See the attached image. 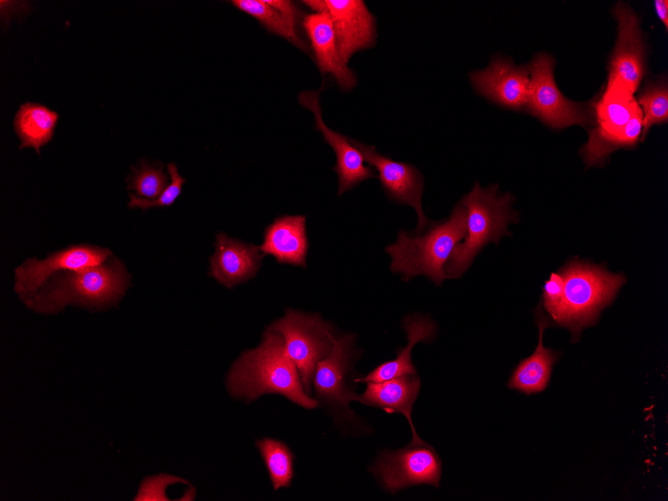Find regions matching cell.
Segmentation results:
<instances>
[{
	"label": "cell",
	"mask_w": 668,
	"mask_h": 501,
	"mask_svg": "<svg viewBox=\"0 0 668 501\" xmlns=\"http://www.w3.org/2000/svg\"><path fill=\"white\" fill-rule=\"evenodd\" d=\"M228 388L232 395L249 400L270 393L283 395L307 409L318 405L305 392L282 336L270 330L257 348L245 352L233 365Z\"/></svg>",
	"instance_id": "1"
},
{
	"label": "cell",
	"mask_w": 668,
	"mask_h": 501,
	"mask_svg": "<svg viewBox=\"0 0 668 501\" xmlns=\"http://www.w3.org/2000/svg\"><path fill=\"white\" fill-rule=\"evenodd\" d=\"M129 283L123 262L112 257L96 266L62 271L25 303L42 314L57 313L67 304L101 309L116 305Z\"/></svg>",
	"instance_id": "2"
},
{
	"label": "cell",
	"mask_w": 668,
	"mask_h": 501,
	"mask_svg": "<svg viewBox=\"0 0 668 501\" xmlns=\"http://www.w3.org/2000/svg\"><path fill=\"white\" fill-rule=\"evenodd\" d=\"M466 231L467 212L461 204L445 222L430 226L423 235H410L400 230L396 242L385 249L392 258L390 269L400 273L405 281L426 275L440 285L447 279L445 264Z\"/></svg>",
	"instance_id": "3"
},
{
	"label": "cell",
	"mask_w": 668,
	"mask_h": 501,
	"mask_svg": "<svg viewBox=\"0 0 668 501\" xmlns=\"http://www.w3.org/2000/svg\"><path fill=\"white\" fill-rule=\"evenodd\" d=\"M512 196L498 195L497 186L487 189L475 184L461 201L467 212V231L462 243H458L447 263V278L462 275L474 257L488 243H498L500 237L509 235L508 224L516 221L517 214L511 209Z\"/></svg>",
	"instance_id": "4"
},
{
	"label": "cell",
	"mask_w": 668,
	"mask_h": 501,
	"mask_svg": "<svg viewBox=\"0 0 668 501\" xmlns=\"http://www.w3.org/2000/svg\"><path fill=\"white\" fill-rule=\"evenodd\" d=\"M643 114L633 93L610 75L596 107V126L581 150L587 165L600 164L614 150L636 144L642 132Z\"/></svg>",
	"instance_id": "5"
},
{
	"label": "cell",
	"mask_w": 668,
	"mask_h": 501,
	"mask_svg": "<svg viewBox=\"0 0 668 501\" xmlns=\"http://www.w3.org/2000/svg\"><path fill=\"white\" fill-rule=\"evenodd\" d=\"M564 292L553 320L570 329L573 338L596 322L599 312L615 297L625 278L603 268L573 261L561 272Z\"/></svg>",
	"instance_id": "6"
},
{
	"label": "cell",
	"mask_w": 668,
	"mask_h": 501,
	"mask_svg": "<svg viewBox=\"0 0 668 501\" xmlns=\"http://www.w3.org/2000/svg\"><path fill=\"white\" fill-rule=\"evenodd\" d=\"M268 330L282 336L286 351L297 367L303 388L307 394H311L317 363L330 354L335 342L331 325L317 314L288 309Z\"/></svg>",
	"instance_id": "7"
},
{
	"label": "cell",
	"mask_w": 668,
	"mask_h": 501,
	"mask_svg": "<svg viewBox=\"0 0 668 501\" xmlns=\"http://www.w3.org/2000/svg\"><path fill=\"white\" fill-rule=\"evenodd\" d=\"M527 108L529 112L553 128L589 124V114L582 105L565 98L553 77V61L538 55L530 64Z\"/></svg>",
	"instance_id": "8"
},
{
	"label": "cell",
	"mask_w": 668,
	"mask_h": 501,
	"mask_svg": "<svg viewBox=\"0 0 668 501\" xmlns=\"http://www.w3.org/2000/svg\"><path fill=\"white\" fill-rule=\"evenodd\" d=\"M372 470L383 487L394 493L420 484L438 487L441 462L430 445L411 443L403 449L383 452Z\"/></svg>",
	"instance_id": "9"
},
{
	"label": "cell",
	"mask_w": 668,
	"mask_h": 501,
	"mask_svg": "<svg viewBox=\"0 0 668 501\" xmlns=\"http://www.w3.org/2000/svg\"><path fill=\"white\" fill-rule=\"evenodd\" d=\"M111 255L107 248L81 244L54 252L43 260L28 258L15 269L14 290L26 302L54 273L96 266Z\"/></svg>",
	"instance_id": "10"
},
{
	"label": "cell",
	"mask_w": 668,
	"mask_h": 501,
	"mask_svg": "<svg viewBox=\"0 0 668 501\" xmlns=\"http://www.w3.org/2000/svg\"><path fill=\"white\" fill-rule=\"evenodd\" d=\"M361 152L365 161L374 166L379 180L389 197L402 204L410 205L417 213V230L422 231L432 224L424 214L421 197L423 192V177L411 164L396 162L378 153L375 148L356 140H350Z\"/></svg>",
	"instance_id": "11"
},
{
	"label": "cell",
	"mask_w": 668,
	"mask_h": 501,
	"mask_svg": "<svg viewBox=\"0 0 668 501\" xmlns=\"http://www.w3.org/2000/svg\"><path fill=\"white\" fill-rule=\"evenodd\" d=\"M339 53L347 64L352 55L372 47L376 39L375 18L362 0H325Z\"/></svg>",
	"instance_id": "12"
},
{
	"label": "cell",
	"mask_w": 668,
	"mask_h": 501,
	"mask_svg": "<svg viewBox=\"0 0 668 501\" xmlns=\"http://www.w3.org/2000/svg\"><path fill=\"white\" fill-rule=\"evenodd\" d=\"M618 38L610 61V75L619 78L634 93L645 72V50L636 14L624 3L614 9Z\"/></svg>",
	"instance_id": "13"
},
{
	"label": "cell",
	"mask_w": 668,
	"mask_h": 501,
	"mask_svg": "<svg viewBox=\"0 0 668 501\" xmlns=\"http://www.w3.org/2000/svg\"><path fill=\"white\" fill-rule=\"evenodd\" d=\"M319 94L320 90L301 92L299 102L313 112L316 128L335 151L336 165L333 170L338 175V195H341L362 181L377 177V175L372 168L364 165L363 155L354 145H351L348 138L326 126L321 114Z\"/></svg>",
	"instance_id": "14"
},
{
	"label": "cell",
	"mask_w": 668,
	"mask_h": 501,
	"mask_svg": "<svg viewBox=\"0 0 668 501\" xmlns=\"http://www.w3.org/2000/svg\"><path fill=\"white\" fill-rule=\"evenodd\" d=\"M470 80L482 96L511 109L526 105L529 70L502 58H496L484 70L470 74Z\"/></svg>",
	"instance_id": "15"
},
{
	"label": "cell",
	"mask_w": 668,
	"mask_h": 501,
	"mask_svg": "<svg viewBox=\"0 0 668 501\" xmlns=\"http://www.w3.org/2000/svg\"><path fill=\"white\" fill-rule=\"evenodd\" d=\"M352 344V335L335 339L330 354L317 363L313 377L315 392L320 399L346 409L353 400L364 403L361 397L347 387Z\"/></svg>",
	"instance_id": "16"
},
{
	"label": "cell",
	"mask_w": 668,
	"mask_h": 501,
	"mask_svg": "<svg viewBox=\"0 0 668 501\" xmlns=\"http://www.w3.org/2000/svg\"><path fill=\"white\" fill-rule=\"evenodd\" d=\"M214 247L210 275L227 288L253 277L264 256L260 247L230 238L225 233L217 234Z\"/></svg>",
	"instance_id": "17"
},
{
	"label": "cell",
	"mask_w": 668,
	"mask_h": 501,
	"mask_svg": "<svg viewBox=\"0 0 668 501\" xmlns=\"http://www.w3.org/2000/svg\"><path fill=\"white\" fill-rule=\"evenodd\" d=\"M306 31L322 74H331L343 91L351 90L357 83L355 73L343 61L330 16L326 13H311L303 18Z\"/></svg>",
	"instance_id": "18"
},
{
	"label": "cell",
	"mask_w": 668,
	"mask_h": 501,
	"mask_svg": "<svg viewBox=\"0 0 668 501\" xmlns=\"http://www.w3.org/2000/svg\"><path fill=\"white\" fill-rule=\"evenodd\" d=\"M304 215H284L276 218L264 232L260 250L272 255L279 263L306 267L308 239Z\"/></svg>",
	"instance_id": "19"
},
{
	"label": "cell",
	"mask_w": 668,
	"mask_h": 501,
	"mask_svg": "<svg viewBox=\"0 0 668 501\" xmlns=\"http://www.w3.org/2000/svg\"><path fill=\"white\" fill-rule=\"evenodd\" d=\"M420 391V379L416 374L403 375L382 382H367L362 394L364 404L383 408L388 413H401L408 420L412 430L413 444L424 441L415 431L411 411Z\"/></svg>",
	"instance_id": "20"
},
{
	"label": "cell",
	"mask_w": 668,
	"mask_h": 501,
	"mask_svg": "<svg viewBox=\"0 0 668 501\" xmlns=\"http://www.w3.org/2000/svg\"><path fill=\"white\" fill-rule=\"evenodd\" d=\"M539 326L538 345L531 356L522 360L512 373L508 387L526 394L543 391L550 379L552 365L558 358V353L543 345V333L549 321L543 314L538 315Z\"/></svg>",
	"instance_id": "21"
},
{
	"label": "cell",
	"mask_w": 668,
	"mask_h": 501,
	"mask_svg": "<svg viewBox=\"0 0 668 501\" xmlns=\"http://www.w3.org/2000/svg\"><path fill=\"white\" fill-rule=\"evenodd\" d=\"M403 327L407 334V346L399 351L394 360L382 363L365 377L355 379V382H382L403 375L416 374L411 360V350L416 343L430 340L436 326L427 317L415 315L406 317Z\"/></svg>",
	"instance_id": "22"
},
{
	"label": "cell",
	"mask_w": 668,
	"mask_h": 501,
	"mask_svg": "<svg viewBox=\"0 0 668 501\" xmlns=\"http://www.w3.org/2000/svg\"><path fill=\"white\" fill-rule=\"evenodd\" d=\"M59 114L40 103L25 102L20 105L13 121L14 131L21 144L20 149H40L51 141Z\"/></svg>",
	"instance_id": "23"
},
{
	"label": "cell",
	"mask_w": 668,
	"mask_h": 501,
	"mask_svg": "<svg viewBox=\"0 0 668 501\" xmlns=\"http://www.w3.org/2000/svg\"><path fill=\"white\" fill-rule=\"evenodd\" d=\"M230 3L242 12L254 17L269 32L283 37L305 52L308 51L307 45L297 33V26L265 1L232 0Z\"/></svg>",
	"instance_id": "24"
},
{
	"label": "cell",
	"mask_w": 668,
	"mask_h": 501,
	"mask_svg": "<svg viewBox=\"0 0 668 501\" xmlns=\"http://www.w3.org/2000/svg\"><path fill=\"white\" fill-rule=\"evenodd\" d=\"M257 447L268 469L275 490L290 485L293 477V454L281 441L264 438Z\"/></svg>",
	"instance_id": "25"
},
{
	"label": "cell",
	"mask_w": 668,
	"mask_h": 501,
	"mask_svg": "<svg viewBox=\"0 0 668 501\" xmlns=\"http://www.w3.org/2000/svg\"><path fill=\"white\" fill-rule=\"evenodd\" d=\"M131 169L133 174L127 178V188L145 199L159 198L168 186L169 177L162 167H153L143 160L139 168Z\"/></svg>",
	"instance_id": "26"
},
{
	"label": "cell",
	"mask_w": 668,
	"mask_h": 501,
	"mask_svg": "<svg viewBox=\"0 0 668 501\" xmlns=\"http://www.w3.org/2000/svg\"><path fill=\"white\" fill-rule=\"evenodd\" d=\"M643 110L642 137L645 139L654 124L666 123L668 120V91L664 83L652 85L639 96L638 102Z\"/></svg>",
	"instance_id": "27"
},
{
	"label": "cell",
	"mask_w": 668,
	"mask_h": 501,
	"mask_svg": "<svg viewBox=\"0 0 668 501\" xmlns=\"http://www.w3.org/2000/svg\"><path fill=\"white\" fill-rule=\"evenodd\" d=\"M167 170L170 175V183L162 193V195L155 199H145L142 197H137L136 195L130 193V201L128 203L129 208H141L146 210L151 207H165L171 206L178 196L181 194L182 186L185 183V178L181 177L177 166L175 163L171 162L167 165Z\"/></svg>",
	"instance_id": "28"
},
{
	"label": "cell",
	"mask_w": 668,
	"mask_h": 501,
	"mask_svg": "<svg viewBox=\"0 0 668 501\" xmlns=\"http://www.w3.org/2000/svg\"><path fill=\"white\" fill-rule=\"evenodd\" d=\"M564 292V279L561 273H552L546 281L543 291L544 307L553 318L562 301Z\"/></svg>",
	"instance_id": "29"
},
{
	"label": "cell",
	"mask_w": 668,
	"mask_h": 501,
	"mask_svg": "<svg viewBox=\"0 0 668 501\" xmlns=\"http://www.w3.org/2000/svg\"><path fill=\"white\" fill-rule=\"evenodd\" d=\"M271 7L282 13L292 24L297 26L299 11L291 1L286 0H265Z\"/></svg>",
	"instance_id": "30"
},
{
	"label": "cell",
	"mask_w": 668,
	"mask_h": 501,
	"mask_svg": "<svg viewBox=\"0 0 668 501\" xmlns=\"http://www.w3.org/2000/svg\"><path fill=\"white\" fill-rule=\"evenodd\" d=\"M654 6L659 16L660 20L664 23L665 28L668 27V1L667 0H656Z\"/></svg>",
	"instance_id": "31"
}]
</instances>
